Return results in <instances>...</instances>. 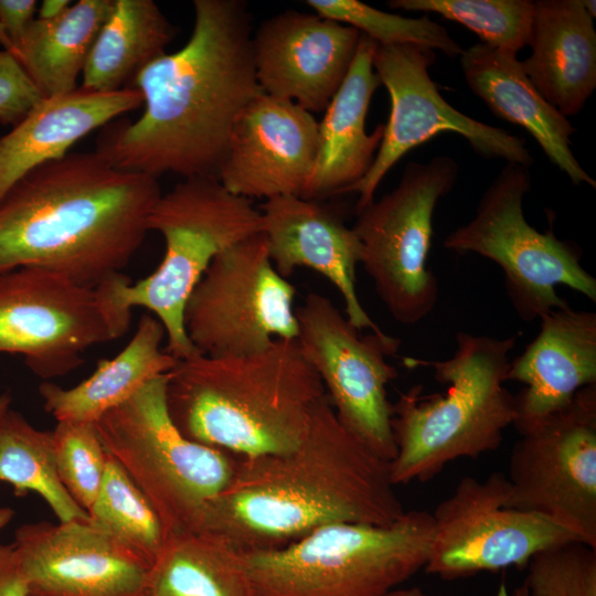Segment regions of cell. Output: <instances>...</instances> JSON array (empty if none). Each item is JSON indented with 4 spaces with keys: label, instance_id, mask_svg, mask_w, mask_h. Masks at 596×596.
<instances>
[{
    "label": "cell",
    "instance_id": "cell-1",
    "mask_svg": "<svg viewBox=\"0 0 596 596\" xmlns=\"http://www.w3.org/2000/svg\"><path fill=\"white\" fill-rule=\"evenodd\" d=\"M188 42L146 66L132 87L145 109L136 121L103 127L96 152L118 169L217 178L234 123L260 89L252 18L242 0H194Z\"/></svg>",
    "mask_w": 596,
    "mask_h": 596
},
{
    "label": "cell",
    "instance_id": "cell-2",
    "mask_svg": "<svg viewBox=\"0 0 596 596\" xmlns=\"http://www.w3.org/2000/svg\"><path fill=\"white\" fill-rule=\"evenodd\" d=\"M404 513L389 462L341 425L326 394L294 449L236 456L228 483L206 503L195 531L249 552L334 523L389 525Z\"/></svg>",
    "mask_w": 596,
    "mask_h": 596
},
{
    "label": "cell",
    "instance_id": "cell-3",
    "mask_svg": "<svg viewBox=\"0 0 596 596\" xmlns=\"http://www.w3.org/2000/svg\"><path fill=\"white\" fill-rule=\"evenodd\" d=\"M161 194L158 179L96 151L44 163L0 201V275L33 267L96 287L129 264Z\"/></svg>",
    "mask_w": 596,
    "mask_h": 596
},
{
    "label": "cell",
    "instance_id": "cell-4",
    "mask_svg": "<svg viewBox=\"0 0 596 596\" xmlns=\"http://www.w3.org/2000/svg\"><path fill=\"white\" fill-rule=\"evenodd\" d=\"M324 396L297 339H275L249 354L179 360L166 382L167 408L180 433L237 457L294 449Z\"/></svg>",
    "mask_w": 596,
    "mask_h": 596
},
{
    "label": "cell",
    "instance_id": "cell-5",
    "mask_svg": "<svg viewBox=\"0 0 596 596\" xmlns=\"http://www.w3.org/2000/svg\"><path fill=\"white\" fill-rule=\"evenodd\" d=\"M517 339L459 331L451 358L403 359L405 366L432 369L446 390L422 395L414 385L392 404L396 453L389 468L395 487L428 481L456 459L500 447L517 418L514 395L504 386Z\"/></svg>",
    "mask_w": 596,
    "mask_h": 596
},
{
    "label": "cell",
    "instance_id": "cell-6",
    "mask_svg": "<svg viewBox=\"0 0 596 596\" xmlns=\"http://www.w3.org/2000/svg\"><path fill=\"white\" fill-rule=\"evenodd\" d=\"M433 518L389 525L334 523L273 550L243 552L254 596H387L424 570Z\"/></svg>",
    "mask_w": 596,
    "mask_h": 596
},
{
    "label": "cell",
    "instance_id": "cell-7",
    "mask_svg": "<svg viewBox=\"0 0 596 596\" xmlns=\"http://www.w3.org/2000/svg\"><path fill=\"white\" fill-rule=\"evenodd\" d=\"M148 230L164 240L159 266L132 284L121 273L113 295L125 309H148L163 326L164 350L177 360L200 354L184 328L187 300L212 260L224 249L263 231L252 201L226 190L217 178H187L161 194L148 216Z\"/></svg>",
    "mask_w": 596,
    "mask_h": 596
},
{
    "label": "cell",
    "instance_id": "cell-8",
    "mask_svg": "<svg viewBox=\"0 0 596 596\" xmlns=\"http://www.w3.org/2000/svg\"><path fill=\"white\" fill-rule=\"evenodd\" d=\"M167 374L94 423L107 454L155 509L164 539L196 530L206 503L228 483L236 461L235 455L180 433L167 408Z\"/></svg>",
    "mask_w": 596,
    "mask_h": 596
},
{
    "label": "cell",
    "instance_id": "cell-9",
    "mask_svg": "<svg viewBox=\"0 0 596 596\" xmlns=\"http://www.w3.org/2000/svg\"><path fill=\"white\" fill-rule=\"evenodd\" d=\"M530 188L529 168L507 163L483 193L475 216L444 241L449 251L475 253L498 264L511 305L524 321L570 306L557 295L556 285L596 301V278L581 265V248L526 222L522 203Z\"/></svg>",
    "mask_w": 596,
    "mask_h": 596
},
{
    "label": "cell",
    "instance_id": "cell-10",
    "mask_svg": "<svg viewBox=\"0 0 596 596\" xmlns=\"http://www.w3.org/2000/svg\"><path fill=\"white\" fill-rule=\"evenodd\" d=\"M113 277L92 288L41 268L1 274L0 353L22 355L44 381L76 370L87 349L129 329L131 310L114 298Z\"/></svg>",
    "mask_w": 596,
    "mask_h": 596
},
{
    "label": "cell",
    "instance_id": "cell-11",
    "mask_svg": "<svg viewBox=\"0 0 596 596\" xmlns=\"http://www.w3.org/2000/svg\"><path fill=\"white\" fill-rule=\"evenodd\" d=\"M457 177L458 166L448 156L409 162L396 188L356 211L352 228L362 244L361 264L402 324L418 323L436 306L438 280L426 265L433 214Z\"/></svg>",
    "mask_w": 596,
    "mask_h": 596
},
{
    "label": "cell",
    "instance_id": "cell-12",
    "mask_svg": "<svg viewBox=\"0 0 596 596\" xmlns=\"http://www.w3.org/2000/svg\"><path fill=\"white\" fill-rule=\"evenodd\" d=\"M295 286L274 267L263 232L221 252L190 294L187 336L200 354L255 353L297 339Z\"/></svg>",
    "mask_w": 596,
    "mask_h": 596
},
{
    "label": "cell",
    "instance_id": "cell-13",
    "mask_svg": "<svg viewBox=\"0 0 596 596\" xmlns=\"http://www.w3.org/2000/svg\"><path fill=\"white\" fill-rule=\"evenodd\" d=\"M297 341L319 375L338 421L368 450L389 464L396 448L386 386L398 373L386 360L400 339L361 336L326 296L309 292L296 310Z\"/></svg>",
    "mask_w": 596,
    "mask_h": 596
},
{
    "label": "cell",
    "instance_id": "cell-14",
    "mask_svg": "<svg viewBox=\"0 0 596 596\" xmlns=\"http://www.w3.org/2000/svg\"><path fill=\"white\" fill-rule=\"evenodd\" d=\"M507 505L544 515L596 549V384L514 444Z\"/></svg>",
    "mask_w": 596,
    "mask_h": 596
},
{
    "label": "cell",
    "instance_id": "cell-15",
    "mask_svg": "<svg viewBox=\"0 0 596 596\" xmlns=\"http://www.w3.org/2000/svg\"><path fill=\"white\" fill-rule=\"evenodd\" d=\"M507 475L464 476L432 513L433 538L424 572L445 581L510 566L577 536L549 518L507 505Z\"/></svg>",
    "mask_w": 596,
    "mask_h": 596
},
{
    "label": "cell",
    "instance_id": "cell-16",
    "mask_svg": "<svg viewBox=\"0 0 596 596\" xmlns=\"http://www.w3.org/2000/svg\"><path fill=\"white\" fill-rule=\"evenodd\" d=\"M434 57L433 50L418 45L376 44L373 68L389 92L391 113L369 171L342 191L359 194L356 211L374 200L382 179L406 152L443 131L460 135L483 157L526 168L533 163L524 139L476 120L443 98L428 73Z\"/></svg>",
    "mask_w": 596,
    "mask_h": 596
},
{
    "label": "cell",
    "instance_id": "cell-17",
    "mask_svg": "<svg viewBox=\"0 0 596 596\" xmlns=\"http://www.w3.org/2000/svg\"><path fill=\"white\" fill-rule=\"evenodd\" d=\"M12 544L28 596H139L151 566L88 519L25 523Z\"/></svg>",
    "mask_w": 596,
    "mask_h": 596
},
{
    "label": "cell",
    "instance_id": "cell-18",
    "mask_svg": "<svg viewBox=\"0 0 596 596\" xmlns=\"http://www.w3.org/2000/svg\"><path fill=\"white\" fill-rule=\"evenodd\" d=\"M319 145L318 121L298 104L260 93L236 118L217 179L231 193L302 196Z\"/></svg>",
    "mask_w": 596,
    "mask_h": 596
},
{
    "label": "cell",
    "instance_id": "cell-19",
    "mask_svg": "<svg viewBox=\"0 0 596 596\" xmlns=\"http://www.w3.org/2000/svg\"><path fill=\"white\" fill-rule=\"evenodd\" d=\"M360 34L315 12L287 10L265 20L252 39L260 89L311 114L323 111L350 70Z\"/></svg>",
    "mask_w": 596,
    "mask_h": 596
},
{
    "label": "cell",
    "instance_id": "cell-20",
    "mask_svg": "<svg viewBox=\"0 0 596 596\" xmlns=\"http://www.w3.org/2000/svg\"><path fill=\"white\" fill-rule=\"evenodd\" d=\"M259 211L269 257L283 277L297 267L313 269L339 290L345 316L358 330L384 333L360 302L355 269L363 248L339 214L319 201L297 195L265 200Z\"/></svg>",
    "mask_w": 596,
    "mask_h": 596
},
{
    "label": "cell",
    "instance_id": "cell-21",
    "mask_svg": "<svg viewBox=\"0 0 596 596\" xmlns=\"http://www.w3.org/2000/svg\"><path fill=\"white\" fill-rule=\"evenodd\" d=\"M540 320L538 336L507 372V381L524 385L514 395L513 426L520 435L566 407L581 389L596 384V313L568 306Z\"/></svg>",
    "mask_w": 596,
    "mask_h": 596
},
{
    "label": "cell",
    "instance_id": "cell-22",
    "mask_svg": "<svg viewBox=\"0 0 596 596\" xmlns=\"http://www.w3.org/2000/svg\"><path fill=\"white\" fill-rule=\"evenodd\" d=\"M142 104L141 93L134 87L113 93L79 87L43 98L0 138V201L29 172L63 158L89 132Z\"/></svg>",
    "mask_w": 596,
    "mask_h": 596
},
{
    "label": "cell",
    "instance_id": "cell-23",
    "mask_svg": "<svg viewBox=\"0 0 596 596\" xmlns=\"http://www.w3.org/2000/svg\"><path fill=\"white\" fill-rule=\"evenodd\" d=\"M376 43L360 34L350 70L318 123L319 145L315 170L301 198L320 201L341 194L369 171L381 145L384 125L371 135L365 117L381 82L373 68Z\"/></svg>",
    "mask_w": 596,
    "mask_h": 596
},
{
    "label": "cell",
    "instance_id": "cell-24",
    "mask_svg": "<svg viewBox=\"0 0 596 596\" xmlns=\"http://www.w3.org/2000/svg\"><path fill=\"white\" fill-rule=\"evenodd\" d=\"M460 64L470 89L494 115L525 129L573 184L596 188L571 150L575 128L538 92L515 54L478 43L462 50Z\"/></svg>",
    "mask_w": 596,
    "mask_h": 596
},
{
    "label": "cell",
    "instance_id": "cell-25",
    "mask_svg": "<svg viewBox=\"0 0 596 596\" xmlns=\"http://www.w3.org/2000/svg\"><path fill=\"white\" fill-rule=\"evenodd\" d=\"M528 44V78L563 116L577 114L596 87V32L583 0L534 1Z\"/></svg>",
    "mask_w": 596,
    "mask_h": 596
},
{
    "label": "cell",
    "instance_id": "cell-26",
    "mask_svg": "<svg viewBox=\"0 0 596 596\" xmlns=\"http://www.w3.org/2000/svg\"><path fill=\"white\" fill-rule=\"evenodd\" d=\"M166 331L150 313L138 321L128 344L73 387L44 381L39 386L43 407L56 422L95 423L150 381L166 375L179 360L161 348Z\"/></svg>",
    "mask_w": 596,
    "mask_h": 596
},
{
    "label": "cell",
    "instance_id": "cell-27",
    "mask_svg": "<svg viewBox=\"0 0 596 596\" xmlns=\"http://www.w3.org/2000/svg\"><path fill=\"white\" fill-rule=\"evenodd\" d=\"M113 7L114 0H79L54 19L32 21L12 53L44 98L77 89Z\"/></svg>",
    "mask_w": 596,
    "mask_h": 596
},
{
    "label": "cell",
    "instance_id": "cell-28",
    "mask_svg": "<svg viewBox=\"0 0 596 596\" xmlns=\"http://www.w3.org/2000/svg\"><path fill=\"white\" fill-rule=\"evenodd\" d=\"M139 596H254L243 551L201 531L169 535Z\"/></svg>",
    "mask_w": 596,
    "mask_h": 596
},
{
    "label": "cell",
    "instance_id": "cell-29",
    "mask_svg": "<svg viewBox=\"0 0 596 596\" xmlns=\"http://www.w3.org/2000/svg\"><path fill=\"white\" fill-rule=\"evenodd\" d=\"M173 28L152 0H114L83 71L82 87L113 93L132 87L137 75L166 54Z\"/></svg>",
    "mask_w": 596,
    "mask_h": 596
},
{
    "label": "cell",
    "instance_id": "cell-30",
    "mask_svg": "<svg viewBox=\"0 0 596 596\" xmlns=\"http://www.w3.org/2000/svg\"><path fill=\"white\" fill-rule=\"evenodd\" d=\"M0 481L12 486L17 497L40 496L58 522L88 519L61 482L52 432L35 428L11 408L0 421Z\"/></svg>",
    "mask_w": 596,
    "mask_h": 596
},
{
    "label": "cell",
    "instance_id": "cell-31",
    "mask_svg": "<svg viewBox=\"0 0 596 596\" xmlns=\"http://www.w3.org/2000/svg\"><path fill=\"white\" fill-rule=\"evenodd\" d=\"M87 514L92 525L150 564L163 545L164 533L155 509L109 455L100 489Z\"/></svg>",
    "mask_w": 596,
    "mask_h": 596
},
{
    "label": "cell",
    "instance_id": "cell-32",
    "mask_svg": "<svg viewBox=\"0 0 596 596\" xmlns=\"http://www.w3.org/2000/svg\"><path fill=\"white\" fill-rule=\"evenodd\" d=\"M389 6L438 13L464 24L481 43L515 55L529 43L534 15L530 0H392Z\"/></svg>",
    "mask_w": 596,
    "mask_h": 596
},
{
    "label": "cell",
    "instance_id": "cell-33",
    "mask_svg": "<svg viewBox=\"0 0 596 596\" xmlns=\"http://www.w3.org/2000/svg\"><path fill=\"white\" fill-rule=\"evenodd\" d=\"M306 4L318 15L347 23L380 45L413 44L440 50L451 57L462 53L447 30L427 14L405 18L356 0H308Z\"/></svg>",
    "mask_w": 596,
    "mask_h": 596
},
{
    "label": "cell",
    "instance_id": "cell-34",
    "mask_svg": "<svg viewBox=\"0 0 596 596\" xmlns=\"http://www.w3.org/2000/svg\"><path fill=\"white\" fill-rule=\"evenodd\" d=\"M54 458L61 482L86 512L100 489L108 454L93 423L56 422Z\"/></svg>",
    "mask_w": 596,
    "mask_h": 596
},
{
    "label": "cell",
    "instance_id": "cell-35",
    "mask_svg": "<svg viewBox=\"0 0 596 596\" xmlns=\"http://www.w3.org/2000/svg\"><path fill=\"white\" fill-rule=\"evenodd\" d=\"M526 567L530 596H596V549L583 542L542 551Z\"/></svg>",
    "mask_w": 596,
    "mask_h": 596
},
{
    "label": "cell",
    "instance_id": "cell-36",
    "mask_svg": "<svg viewBox=\"0 0 596 596\" xmlns=\"http://www.w3.org/2000/svg\"><path fill=\"white\" fill-rule=\"evenodd\" d=\"M44 97L9 50H0V124L15 126Z\"/></svg>",
    "mask_w": 596,
    "mask_h": 596
},
{
    "label": "cell",
    "instance_id": "cell-37",
    "mask_svg": "<svg viewBox=\"0 0 596 596\" xmlns=\"http://www.w3.org/2000/svg\"><path fill=\"white\" fill-rule=\"evenodd\" d=\"M35 0H0V28L8 40L9 51L19 44L34 20Z\"/></svg>",
    "mask_w": 596,
    "mask_h": 596
},
{
    "label": "cell",
    "instance_id": "cell-38",
    "mask_svg": "<svg viewBox=\"0 0 596 596\" xmlns=\"http://www.w3.org/2000/svg\"><path fill=\"white\" fill-rule=\"evenodd\" d=\"M0 596H28L25 581L13 544L0 543Z\"/></svg>",
    "mask_w": 596,
    "mask_h": 596
},
{
    "label": "cell",
    "instance_id": "cell-39",
    "mask_svg": "<svg viewBox=\"0 0 596 596\" xmlns=\"http://www.w3.org/2000/svg\"><path fill=\"white\" fill-rule=\"evenodd\" d=\"M68 0H44L40 6L39 19L51 20L61 15L68 7Z\"/></svg>",
    "mask_w": 596,
    "mask_h": 596
},
{
    "label": "cell",
    "instance_id": "cell-40",
    "mask_svg": "<svg viewBox=\"0 0 596 596\" xmlns=\"http://www.w3.org/2000/svg\"><path fill=\"white\" fill-rule=\"evenodd\" d=\"M387 596H428V594L418 586L398 587L392 590Z\"/></svg>",
    "mask_w": 596,
    "mask_h": 596
},
{
    "label": "cell",
    "instance_id": "cell-41",
    "mask_svg": "<svg viewBox=\"0 0 596 596\" xmlns=\"http://www.w3.org/2000/svg\"><path fill=\"white\" fill-rule=\"evenodd\" d=\"M13 517H14L13 509L9 507L0 508V530L7 526L11 522Z\"/></svg>",
    "mask_w": 596,
    "mask_h": 596
},
{
    "label": "cell",
    "instance_id": "cell-42",
    "mask_svg": "<svg viewBox=\"0 0 596 596\" xmlns=\"http://www.w3.org/2000/svg\"><path fill=\"white\" fill-rule=\"evenodd\" d=\"M11 402H12V397L9 393L6 392V393L0 394V421L10 409Z\"/></svg>",
    "mask_w": 596,
    "mask_h": 596
},
{
    "label": "cell",
    "instance_id": "cell-43",
    "mask_svg": "<svg viewBox=\"0 0 596 596\" xmlns=\"http://www.w3.org/2000/svg\"><path fill=\"white\" fill-rule=\"evenodd\" d=\"M595 3L594 0H583L584 8L593 18L595 17Z\"/></svg>",
    "mask_w": 596,
    "mask_h": 596
},
{
    "label": "cell",
    "instance_id": "cell-44",
    "mask_svg": "<svg viewBox=\"0 0 596 596\" xmlns=\"http://www.w3.org/2000/svg\"><path fill=\"white\" fill-rule=\"evenodd\" d=\"M511 596H530V595H529L526 586L524 584H522L521 586L517 587L513 590Z\"/></svg>",
    "mask_w": 596,
    "mask_h": 596
}]
</instances>
